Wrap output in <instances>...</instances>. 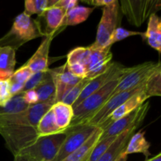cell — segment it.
<instances>
[{
	"label": "cell",
	"mask_w": 161,
	"mask_h": 161,
	"mask_svg": "<svg viewBox=\"0 0 161 161\" xmlns=\"http://www.w3.org/2000/svg\"><path fill=\"white\" fill-rule=\"evenodd\" d=\"M123 77L110 81L75 107L73 108V118L72 122L64 132L70 131L77 127L84 126L86 122L111 98L113 91Z\"/></svg>",
	"instance_id": "6da1fadb"
},
{
	"label": "cell",
	"mask_w": 161,
	"mask_h": 161,
	"mask_svg": "<svg viewBox=\"0 0 161 161\" xmlns=\"http://www.w3.org/2000/svg\"><path fill=\"white\" fill-rule=\"evenodd\" d=\"M66 136L67 134L64 132L40 136L32 145L22 149L16 156L24 161H53Z\"/></svg>",
	"instance_id": "7a4b0ae2"
},
{
	"label": "cell",
	"mask_w": 161,
	"mask_h": 161,
	"mask_svg": "<svg viewBox=\"0 0 161 161\" xmlns=\"http://www.w3.org/2000/svg\"><path fill=\"white\" fill-rule=\"evenodd\" d=\"M41 36H47L42 32L39 20H33L31 16L23 12L16 17L10 31L3 39L17 50L22 44Z\"/></svg>",
	"instance_id": "3957f363"
},
{
	"label": "cell",
	"mask_w": 161,
	"mask_h": 161,
	"mask_svg": "<svg viewBox=\"0 0 161 161\" xmlns=\"http://www.w3.org/2000/svg\"><path fill=\"white\" fill-rule=\"evenodd\" d=\"M0 135L14 156L32 145L39 137L37 128L28 125H9L1 127Z\"/></svg>",
	"instance_id": "277c9868"
},
{
	"label": "cell",
	"mask_w": 161,
	"mask_h": 161,
	"mask_svg": "<svg viewBox=\"0 0 161 161\" xmlns=\"http://www.w3.org/2000/svg\"><path fill=\"white\" fill-rule=\"evenodd\" d=\"M120 3L123 14L129 23L137 27L161 9L160 0H122Z\"/></svg>",
	"instance_id": "5b68a950"
},
{
	"label": "cell",
	"mask_w": 161,
	"mask_h": 161,
	"mask_svg": "<svg viewBox=\"0 0 161 161\" xmlns=\"http://www.w3.org/2000/svg\"><path fill=\"white\" fill-rule=\"evenodd\" d=\"M119 2L117 0L113 4L103 8L102 18L98 24L96 39L94 43L90 46L91 49H104L108 47V42L113 31L117 28L119 17Z\"/></svg>",
	"instance_id": "8992f818"
},
{
	"label": "cell",
	"mask_w": 161,
	"mask_h": 161,
	"mask_svg": "<svg viewBox=\"0 0 161 161\" xmlns=\"http://www.w3.org/2000/svg\"><path fill=\"white\" fill-rule=\"evenodd\" d=\"M52 106L50 104L37 103L20 113L0 115V128L9 125H28L37 128L41 118Z\"/></svg>",
	"instance_id": "52a82bcc"
},
{
	"label": "cell",
	"mask_w": 161,
	"mask_h": 161,
	"mask_svg": "<svg viewBox=\"0 0 161 161\" xmlns=\"http://www.w3.org/2000/svg\"><path fill=\"white\" fill-rule=\"evenodd\" d=\"M149 110V102L146 101V102L135 108L133 112L117 121L112 124L106 128L102 130L98 142L103 141L110 137L118 136L126 130L135 125H141L144 119L146 118L148 112Z\"/></svg>",
	"instance_id": "ba28073f"
},
{
	"label": "cell",
	"mask_w": 161,
	"mask_h": 161,
	"mask_svg": "<svg viewBox=\"0 0 161 161\" xmlns=\"http://www.w3.org/2000/svg\"><path fill=\"white\" fill-rule=\"evenodd\" d=\"M131 68L132 67L127 68L118 62L112 63L110 67L104 73L98 75V76L95 77L93 80H90L89 83H87V85L85 86L83 91H82L80 97L75 101V103L72 105V108L76 107L84 99L89 97L93 93L98 91L99 89H101L102 86H104L105 84L109 83L110 81H113V80H116V79L121 78V77L127 75L131 70Z\"/></svg>",
	"instance_id": "9c48e42d"
},
{
	"label": "cell",
	"mask_w": 161,
	"mask_h": 161,
	"mask_svg": "<svg viewBox=\"0 0 161 161\" xmlns=\"http://www.w3.org/2000/svg\"><path fill=\"white\" fill-rule=\"evenodd\" d=\"M160 64V62L156 64L149 61L132 67L131 70L127 75H124L119 82L112 94V97L116 95L119 93L134 89L144 83Z\"/></svg>",
	"instance_id": "30bf717a"
},
{
	"label": "cell",
	"mask_w": 161,
	"mask_h": 161,
	"mask_svg": "<svg viewBox=\"0 0 161 161\" xmlns=\"http://www.w3.org/2000/svg\"><path fill=\"white\" fill-rule=\"evenodd\" d=\"M97 129V127L94 126H81L70 131L64 132L67 136L53 161H61L77 150L91 138Z\"/></svg>",
	"instance_id": "8fae6325"
},
{
	"label": "cell",
	"mask_w": 161,
	"mask_h": 161,
	"mask_svg": "<svg viewBox=\"0 0 161 161\" xmlns=\"http://www.w3.org/2000/svg\"><path fill=\"white\" fill-rule=\"evenodd\" d=\"M146 82V81H145ZM145 83L140 86L134 88V89L129 90V91H124V92L119 93L116 95L113 96L111 98L94 114L93 117H91L89 120L86 122L84 126H94V127H98V126L104 122L105 119L114 111L115 109L120 106L124 102L128 100L130 97L138 93L142 92L144 91Z\"/></svg>",
	"instance_id": "7c38bea8"
},
{
	"label": "cell",
	"mask_w": 161,
	"mask_h": 161,
	"mask_svg": "<svg viewBox=\"0 0 161 161\" xmlns=\"http://www.w3.org/2000/svg\"><path fill=\"white\" fill-rule=\"evenodd\" d=\"M51 70L56 86V102H59L82 79L72 75L68 69L66 63L61 67Z\"/></svg>",
	"instance_id": "4fadbf2b"
},
{
	"label": "cell",
	"mask_w": 161,
	"mask_h": 161,
	"mask_svg": "<svg viewBox=\"0 0 161 161\" xmlns=\"http://www.w3.org/2000/svg\"><path fill=\"white\" fill-rule=\"evenodd\" d=\"M149 99V97L145 94L144 91L142 92L138 93L132 96L131 97L126 101L125 102L122 104L119 107H118L116 109H115L106 119L102 122L98 127L102 130L106 128L108 126L111 125L114 122L117 121L118 119H121L122 117L125 116L126 115L129 114L130 113L133 112L135 108H138L141 105H142L144 102Z\"/></svg>",
	"instance_id": "5bb4252c"
},
{
	"label": "cell",
	"mask_w": 161,
	"mask_h": 161,
	"mask_svg": "<svg viewBox=\"0 0 161 161\" xmlns=\"http://www.w3.org/2000/svg\"><path fill=\"white\" fill-rule=\"evenodd\" d=\"M54 36V33H52L45 36V39L41 42L36 53L25 64L32 72V73L48 69L49 51H50V44Z\"/></svg>",
	"instance_id": "9a60e30c"
},
{
	"label": "cell",
	"mask_w": 161,
	"mask_h": 161,
	"mask_svg": "<svg viewBox=\"0 0 161 161\" xmlns=\"http://www.w3.org/2000/svg\"><path fill=\"white\" fill-rule=\"evenodd\" d=\"M140 125H135L118 135L108 150L97 161H116L118 157L124 153L130 137L135 134L136 129Z\"/></svg>",
	"instance_id": "2e32d148"
},
{
	"label": "cell",
	"mask_w": 161,
	"mask_h": 161,
	"mask_svg": "<svg viewBox=\"0 0 161 161\" xmlns=\"http://www.w3.org/2000/svg\"><path fill=\"white\" fill-rule=\"evenodd\" d=\"M34 90L38 95V103L51 105L56 103V86L51 69H48L45 78Z\"/></svg>",
	"instance_id": "e0dca14e"
},
{
	"label": "cell",
	"mask_w": 161,
	"mask_h": 161,
	"mask_svg": "<svg viewBox=\"0 0 161 161\" xmlns=\"http://www.w3.org/2000/svg\"><path fill=\"white\" fill-rule=\"evenodd\" d=\"M15 49L9 46L0 47V80H9L15 71Z\"/></svg>",
	"instance_id": "ac0fdd59"
},
{
	"label": "cell",
	"mask_w": 161,
	"mask_h": 161,
	"mask_svg": "<svg viewBox=\"0 0 161 161\" xmlns=\"http://www.w3.org/2000/svg\"><path fill=\"white\" fill-rule=\"evenodd\" d=\"M143 39L147 40L148 44L160 53L161 50V20L157 14L149 17L147 29L142 33Z\"/></svg>",
	"instance_id": "d6986e66"
},
{
	"label": "cell",
	"mask_w": 161,
	"mask_h": 161,
	"mask_svg": "<svg viewBox=\"0 0 161 161\" xmlns=\"http://www.w3.org/2000/svg\"><path fill=\"white\" fill-rule=\"evenodd\" d=\"M66 13L58 6H51L46 9L40 16L46 22V36L55 33L62 26Z\"/></svg>",
	"instance_id": "ffe728a7"
},
{
	"label": "cell",
	"mask_w": 161,
	"mask_h": 161,
	"mask_svg": "<svg viewBox=\"0 0 161 161\" xmlns=\"http://www.w3.org/2000/svg\"><path fill=\"white\" fill-rule=\"evenodd\" d=\"M149 148H150V143L146 140L145 133L140 131L135 133L130 137L124 153L127 156L132 153H142L147 160L151 155Z\"/></svg>",
	"instance_id": "44dd1931"
},
{
	"label": "cell",
	"mask_w": 161,
	"mask_h": 161,
	"mask_svg": "<svg viewBox=\"0 0 161 161\" xmlns=\"http://www.w3.org/2000/svg\"><path fill=\"white\" fill-rule=\"evenodd\" d=\"M52 108L54 113L57 125L64 132L69 127L73 118V108L71 105L64 104L62 102H56L52 106Z\"/></svg>",
	"instance_id": "7402d4cb"
},
{
	"label": "cell",
	"mask_w": 161,
	"mask_h": 161,
	"mask_svg": "<svg viewBox=\"0 0 161 161\" xmlns=\"http://www.w3.org/2000/svg\"><path fill=\"white\" fill-rule=\"evenodd\" d=\"M101 133H102V129L97 127L95 132L81 147L79 148L77 150L71 153L61 161H83L86 160L92 151L93 148L96 146L98 142Z\"/></svg>",
	"instance_id": "603a6c76"
},
{
	"label": "cell",
	"mask_w": 161,
	"mask_h": 161,
	"mask_svg": "<svg viewBox=\"0 0 161 161\" xmlns=\"http://www.w3.org/2000/svg\"><path fill=\"white\" fill-rule=\"evenodd\" d=\"M31 75L32 72L26 64L17 70L14 71V74L8 80L12 97L22 92L25 83Z\"/></svg>",
	"instance_id": "cb8c5ba5"
},
{
	"label": "cell",
	"mask_w": 161,
	"mask_h": 161,
	"mask_svg": "<svg viewBox=\"0 0 161 161\" xmlns=\"http://www.w3.org/2000/svg\"><path fill=\"white\" fill-rule=\"evenodd\" d=\"M37 131L39 133V137L64 132L57 125L54 113H53L52 107L43 115V116L39 120L37 126Z\"/></svg>",
	"instance_id": "d4e9b609"
},
{
	"label": "cell",
	"mask_w": 161,
	"mask_h": 161,
	"mask_svg": "<svg viewBox=\"0 0 161 161\" xmlns=\"http://www.w3.org/2000/svg\"><path fill=\"white\" fill-rule=\"evenodd\" d=\"M93 11L94 8L80 6H75L66 13L62 26H73L83 23L89 17Z\"/></svg>",
	"instance_id": "484cf974"
},
{
	"label": "cell",
	"mask_w": 161,
	"mask_h": 161,
	"mask_svg": "<svg viewBox=\"0 0 161 161\" xmlns=\"http://www.w3.org/2000/svg\"><path fill=\"white\" fill-rule=\"evenodd\" d=\"M144 92L149 98L151 97H160L161 95L160 64L145 82Z\"/></svg>",
	"instance_id": "4316f807"
},
{
	"label": "cell",
	"mask_w": 161,
	"mask_h": 161,
	"mask_svg": "<svg viewBox=\"0 0 161 161\" xmlns=\"http://www.w3.org/2000/svg\"><path fill=\"white\" fill-rule=\"evenodd\" d=\"M30 105L24 101L23 93L13 96L10 100L4 105L0 107V115L14 114L26 110Z\"/></svg>",
	"instance_id": "83f0119b"
},
{
	"label": "cell",
	"mask_w": 161,
	"mask_h": 161,
	"mask_svg": "<svg viewBox=\"0 0 161 161\" xmlns=\"http://www.w3.org/2000/svg\"><path fill=\"white\" fill-rule=\"evenodd\" d=\"M57 0H26L25 3V13L31 16L38 14L40 16L49 7L54 6Z\"/></svg>",
	"instance_id": "f1b7e54d"
},
{
	"label": "cell",
	"mask_w": 161,
	"mask_h": 161,
	"mask_svg": "<svg viewBox=\"0 0 161 161\" xmlns=\"http://www.w3.org/2000/svg\"><path fill=\"white\" fill-rule=\"evenodd\" d=\"M91 49L90 47H77L69 53L67 56L66 64H71L74 63H80L86 67L89 58Z\"/></svg>",
	"instance_id": "f546056e"
},
{
	"label": "cell",
	"mask_w": 161,
	"mask_h": 161,
	"mask_svg": "<svg viewBox=\"0 0 161 161\" xmlns=\"http://www.w3.org/2000/svg\"><path fill=\"white\" fill-rule=\"evenodd\" d=\"M116 138H117V136L110 137V138H106L103 141L97 142L96 146L93 148L86 161H97L108 150V148L111 146V145L113 144Z\"/></svg>",
	"instance_id": "4dcf8cb0"
},
{
	"label": "cell",
	"mask_w": 161,
	"mask_h": 161,
	"mask_svg": "<svg viewBox=\"0 0 161 161\" xmlns=\"http://www.w3.org/2000/svg\"><path fill=\"white\" fill-rule=\"evenodd\" d=\"M90 80H88V79L86 78L83 79V80H80L78 83H76V84H75V86H74L73 87L65 94V96L63 97L61 102H64V104H67V105L72 106V105L75 103V101H76L77 99H78V97H80L82 91H83L85 86L87 85V83H89Z\"/></svg>",
	"instance_id": "1f68e13d"
},
{
	"label": "cell",
	"mask_w": 161,
	"mask_h": 161,
	"mask_svg": "<svg viewBox=\"0 0 161 161\" xmlns=\"http://www.w3.org/2000/svg\"><path fill=\"white\" fill-rule=\"evenodd\" d=\"M142 32H140V31H130V30H127L125 28H116V30L113 31V33L112 34L111 37H110L109 40L108 42V47H112V46L116 42H119V41L124 40V39H127V38L130 37V36H142Z\"/></svg>",
	"instance_id": "d6a6232c"
},
{
	"label": "cell",
	"mask_w": 161,
	"mask_h": 161,
	"mask_svg": "<svg viewBox=\"0 0 161 161\" xmlns=\"http://www.w3.org/2000/svg\"><path fill=\"white\" fill-rule=\"evenodd\" d=\"M47 70L48 69H47L45 71H41V72L32 73V75L29 77V79L25 83L21 93L25 92L27 91H29V90H34L36 86H39V83L45 78Z\"/></svg>",
	"instance_id": "836d02e7"
},
{
	"label": "cell",
	"mask_w": 161,
	"mask_h": 161,
	"mask_svg": "<svg viewBox=\"0 0 161 161\" xmlns=\"http://www.w3.org/2000/svg\"><path fill=\"white\" fill-rule=\"evenodd\" d=\"M12 97L7 80H0V107L4 106Z\"/></svg>",
	"instance_id": "e575fe53"
},
{
	"label": "cell",
	"mask_w": 161,
	"mask_h": 161,
	"mask_svg": "<svg viewBox=\"0 0 161 161\" xmlns=\"http://www.w3.org/2000/svg\"><path fill=\"white\" fill-rule=\"evenodd\" d=\"M67 66L69 72L75 77H78L82 80L86 78V69L83 64L80 63H74V64H67Z\"/></svg>",
	"instance_id": "d590c367"
},
{
	"label": "cell",
	"mask_w": 161,
	"mask_h": 161,
	"mask_svg": "<svg viewBox=\"0 0 161 161\" xmlns=\"http://www.w3.org/2000/svg\"><path fill=\"white\" fill-rule=\"evenodd\" d=\"M79 2L77 0H57L54 6L61 8L65 13L69 12L74 7L78 6Z\"/></svg>",
	"instance_id": "8d00e7d4"
},
{
	"label": "cell",
	"mask_w": 161,
	"mask_h": 161,
	"mask_svg": "<svg viewBox=\"0 0 161 161\" xmlns=\"http://www.w3.org/2000/svg\"><path fill=\"white\" fill-rule=\"evenodd\" d=\"M23 98L24 101L29 105L38 103V95L35 90H29L23 92Z\"/></svg>",
	"instance_id": "74e56055"
},
{
	"label": "cell",
	"mask_w": 161,
	"mask_h": 161,
	"mask_svg": "<svg viewBox=\"0 0 161 161\" xmlns=\"http://www.w3.org/2000/svg\"><path fill=\"white\" fill-rule=\"evenodd\" d=\"M116 0H92V1H86V3L91 4L94 6H105L113 4Z\"/></svg>",
	"instance_id": "f35d334b"
},
{
	"label": "cell",
	"mask_w": 161,
	"mask_h": 161,
	"mask_svg": "<svg viewBox=\"0 0 161 161\" xmlns=\"http://www.w3.org/2000/svg\"><path fill=\"white\" fill-rule=\"evenodd\" d=\"M146 161H161V153H158L155 157H152V158L147 159Z\"/></svg>",
	"instance_id": "ab89813d"
},
{
	"label": "cell",
	"mask_w": 161,
	"mask_h": 161,
	"mask_svg": "<svg viewBox=\"0 0 161 161\" xmlns=\"http://www.w3.org/2000/svg\"><path fill=\"white\" fill-rule=\"evenodd\" d=\"M127 155L125 153H123L116 161H127Z\"/></svg>",
	"instance_id": "60d3db41"
},
{
	"label": "cell",
	"mask_w": 161,
	"mask_h": 161,
	"mask_svg": "<svg viewBox=\"0 0 161 161\" xmlns=\"http://www.w3.org/2000/svg\"><path fill=\"white\" fill-rule=\"evenodd\" d=\"M14 161H24L20 157H19L18 156H14Z\"/></svg>",
	"instance_id": "b9f144b4"
},
{
	"label": "cell",
	"mask_w": 161,
	"mask_h": 161,
	"mask_svg": "<svg viewBox=\"0 0 161 161\" xmlns=\"http://www.w3.org/2000/svg\"><path fill=\"white\" fill-rule=\"evenodd\" d=\"M86 160H87V159H86ZM86 160H83V161H86Z\"/></svg>",
	"instance_id": "7bdbcfd3"
}]
</instances>
